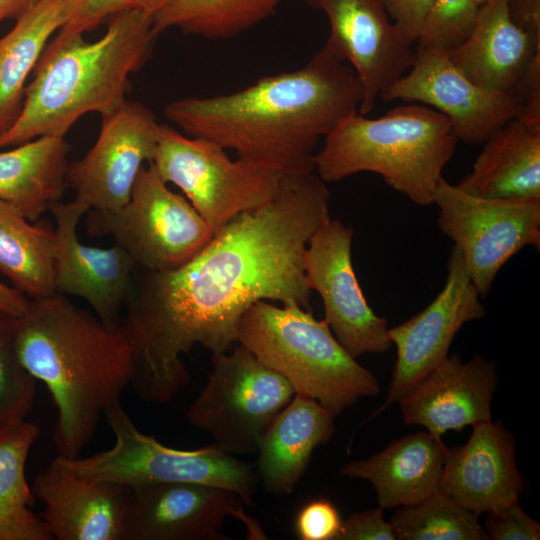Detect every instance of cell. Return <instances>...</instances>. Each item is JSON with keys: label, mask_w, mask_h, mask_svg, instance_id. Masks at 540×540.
Masks as SVG:
<instances>
[{"label": "cell", "mask_w": 540, "mask_h": 540, "mask_svg": "<svg viewBox=\"0 0 540 540\" xmlns=\"http://www.w3.org/2000/svg\"><path fill=\"white\" fill-rule=\"evenodd\" d=\"M166 0H65V21L60 29L83 34L95 29L113 15L139 10L152 16Z\"/></svg>", "instance_id": "836d02e7"}, {"label": "cell", "mask_w": 540, "mask_h": 540, "mask_svg": "<svg viewBox=\"0 0 540 540\" xmlns=\"http://www.w3.org/2000/svg\"><path fill=\"white\" fill-rule=\"evenodd\" d=\"M160 124L144 104L125 100L102 116L97 140L66 171L74 201L88 210L115 211L130 198L138 173L152 162Z\"/></svg>", "instance_id": "7c38bea8"}, {"label": "cell", "mask_w": 540, "mask_h": 540, "mask_svg": "<svg viewBox=\"0 0 540 540\" xmlns=\"http://www.w3.org/2000/svg\"><path fill=\"white\" fill-rule=\"evenodd\" d=\"M54 253V230L0 198V272L13 287L30 299L54 293Z\"/></svg>", "instance_id": "f1b7e54d"}, {"label": "cell", "mask_w": 540, "mask_h": 540, "mask_svg": "<svg viewBox=\"0 0 540 540\" xmlns=\"http://www.w3.org/2000/svg\"><path fill=\"white\" fill-rule=\"evenodd\" d=\"M69 151L64 137L41 136L0 152V198L38 220L65 193Z\"/></svg>", "instance_id": "484cf974"}, {"label": "cell", "mask_w": 540, "mask_h": 540, "mask_svg": "<svg viewBox=\"0 0 540 540\" xmlns=\"http://www.w3.org/2000/svg\"><path fill=\"white\" fill-rule=\"evenodd\" d=\"M234 492L188 482L130 487L121 540H224L225 520L236 517L255 535L261 529Z\"/></svg>", "instance_id": "e0dca14e"}, {"label": "cell", "mask_w": 540, "mask_h": 540, "mask_svg": "<svg viewBox=\"0 0 540 540\" xmlns=\"http://www.w3.org/2000/svg\"><path fill=\"white\" fill-rule=\"evenodd\" d=\"M329 200L317 174L283 175L270 202L234 217L182 266L135 268L120 327L133 353L130 386L140 399L171 401L190 380L181 356L197 344L212 356L231 349L254 303L310 310L304 257L330 219Z\"/></svg>", "instance_id": "6da1fadb"}, {"label": "cell", "mask_w": 540, "mask_h": 540, "mask_svg": "<svg viewBox=\"0 0 540 540\" xmlns=\"http://www.w3.org/2000/svg\"><path fill=\"white\" fill-rule=\"evenodd\" d=\"M104 417L114 445L87 457L54 460L69 472L93 481L135 487L152 483L188 482L216 486L237 494L253 507L258 474L251 465L216 446L176 449L141 432L120 401Z\"/></svg>", "instance_id": "52a82bcc"}, {"label": "cell", "mask_w": 540, "mask_h": 540, "mask_svg": "<svg viewBox=\"0 0 540 540\" xmlns=\"http://www.w3.org/2000/svg\"><path fill=\"white\" fill-rule=\"evenodd\" d=\"M473 427L463 446L445 448L440 490L480 515L519 501L526 481L516 466L512 434L498 422Z\"/></svg>", "instance_id": "ffe728a7"}, {"label": "cell", "mask_w": 540, "mask_h": 540, "mask_svg": "<svg viewBox=\"0 0 540 540\" xmlns=\"http://www.w3.org/2000/svg\"><path fill=\"white\" fill-rule=\"evenodd\" d=\"M32 491L53 539L121 540L130 487L77 476L53 460Z\"/></svg>", "instance_id": "44dd1931"}, {"label": "cell", "mask_w": 540, "mask_h": 540, "mask_svg": "<svg viewBox=\"0 0 540 540\" xmlns=\"http://www.w3.org/2000/svg\"><path fill=\"white\" fill-rule=\"evenodd\" d=\"M65 21V0H40L0 38V135L18 118L26 81Z\"/></svg>", "instance_id": "4316f807"}, {"label": "cell", "mask_w": 540, "mask_h": 540, "mask_svg": "<svg viewBox=\"0 0 540 540\" xmlns=\"http://www.w3.org/2000/svg\"><path fill=\"white\" fill-rule=\"evenodd\" d=\"M30 298L15 287L0 281V311L19 317L26 311Z\"/></svg>", "instance_id": "ab89813d"}, {"label": "cell", "mask_w": 540, "mask_h": 540, "mask_svg": "<svg viewBox=\"0 0 540 540\" xmlns=\"http://www.w3.org/2000/svg\"><path fill=\"white\" fill-rule=\"evenodd\" d=\"M40 435L26 420L0 429V540H52L42 517L31 507L35 496L26 476V462Z\"/></svg>", "instance_id": "83f0119b"}, {"label": "cell", "mask_w": 540, "mask_h": 540, "mask_svg": "<svg viewBox=\"0 0 540 540\" xmlns=\"http://www.w3.org/2000/svg\"><path fill=\"white\" fill-rule=\"evenodd\" d=\"M283 0H166L153 16L158 36L170 28L209 39L230 38L269 17Z\"/></svg>", "instance_id": "f546056e"}, {"label": "cell", "mask_w": 540, "mask_h": 540, "mask_svg": "<svg viewBox=\"0 0 540 540\" xmlns=\"http://www.w3.org/2000/svg\"><path fill=\"white\" fill-rule=\"evenodd\" d=\"M480 298L461 252L454 246L447 260L444 287L435 299L409 320L388 328L389 339L396 347V361L386 400L369 419L399 402L443 361L465 323L485 316Z\"/></svg>", "instance_id": "5bb4252c"}, {"label": "cell", "mask_w": 540, "mask_h": 540, "mask_svg": "<svg viewBox=\"0 0 540 540\" xmlns=\"http://www.w3.org/2000/svg\"><path fill=\"white\" fill-rule=\"evenodd\" d=\"M88 212L89 235H112L136 267L151 271L182 266L214 235L191 203L168 188L152 162L141 168L124 206Z\"/></svg>", "instance_id": "ba28073f"}, {"label": "cell", "mask_w": 540, "mask_h": 540, "mask_svg": "<svg viewBox=\"0 0 540 540\" xmlns=\"http://www.w3.org/2000/svg\"><path fill=\"white\" fill-rule=\"evenodd\" d=\"M361 101L354 70L324 45L295 71L229 94L177 99L163 113L186 135L283 176L313 172L320 138L358 111Z\"/></svg>", "instance_id": "7a4b0ae2"}, {"label": "cell", "mask_w": 540, "mask_h": 540, "mask_svg": "<svg viewBox=\"0 0 540 540\" xmlns=\"http://www.w3.org/2000/svg\"><path fill=\"white\" fill-rule=\"evenodd\" d=\"M380 98L419 102L440 112L450 121L457 140L467 144H483L523 109L515 94L489 90L470 80L447 51L418 46L410 69Z\"/></svg>", "instance_id": "4fadbf2b"}, {"label": "cell", "mask_w": 540, "mask_h": 540, "mask_svg": "<svg viewBox=\"0 0 540 540\" xmlns=\"http://www.w3.org/2000/svg\"><path fill=\"white\" fill-rule=\"evenodd\" d=\"M457 184L489 198L540 200V111H522L484 143Z\"/></svg>", "instance_id": "603a6c76"}, {"label": "cell", "mask_w": 540, "mask_h": 540, "mask_svg": "<svg viewBox=\"0 0 540 540\" xmlns=\"http://www.w3.org/2000/svg\"><path fill=\"white\" fill-rule=\"evenodd\" d=\"M328 18L325 45L354 70L362 87L358 112L367 115L381 94L412 66L415 49L382 0H307Z\"/></svg>", "instance_id": "2e32d148"}, {"label": "cell", "mask_w": 540, "mask_h": 540, "mask_svg": "<svg viewBox=\"0 0 540 540\" xmlns=\"http://www.w3.org/2000/svg\"><path fill=\"white\" fill-rule=\"evenodd\" d=\"M445 448L428 431L412 433L367 459L344 464L340 472L369 481L382 509L411 506L440 490Z\"/></svg>", "instance_id": "d4e9b609"}, {"label": "cell", "mask_w": 540, "mask_h": 540, "mask_svg": "<svg viewBox=\"0 0 540 540\" xmlns=\"http://www.w3.org/2000/svg\"><path fill=\"white\" fill-rule=\"evenodd\" d=\"M37 380L17 349V317L0 311V429L25 420L32 410Z\"/></svg>", "instance_id": "1f68e13d"}, {"label": "cell", "mask_w": 540, "mask_h": 540, "mask_svg": "<svg viewBox=\"0 0 540 540\" xmlns=\"http://www.w3.org/2000/svg\"><path fill=\"white\" fill-rule=\"evenodd\" d=\"M56 222L55 292L87 301L108 328L119 329L136 265L118 244L98 248L82 244L77 235L81 217L89 210L74 200L50 206Z\"/></svg>", "instance_id": "ac0fdd59"}, {"label": "cell", "mask_w": 540, "mask_h": 540, "mask_svg": "<svg viewBox=\"0 0 540 540\" xmlns=\"http://www.w3.org/2000/svg\"><path fill=\"white\" fill-rule=\"evenodd\" d=\"M484 530L492 540H538L540 524L529 517L519 501L487 513Z\"/></svg>", "instance_id": "d590c367"}, {"label": "cell", "mask_w": 540, "mask_h": 540, "mask_svg": "<svg viewBox=\"0 0 540 540\" xmlns=\"http://www.w3.org/2000/svg\"><path fill=\"white\" fill-rule=\"evenodd\" d=\"M213 367L186 418L232 455L256 452L277 413L295 395L292 385L237 343L212 356Z\"/></svg>", "instance_id": "30bf717a"}, {"label": "cell", "mask_w": 540, "mask_h": 540, "mask_svg": "<svg viewBox=\"0 0 540 540\" xmlns=\"http://www.w3.org/2000/svg\"><path fill=\"white\" fill-rule=\"evenodd\" d=\"M336 416L316 400L298 394L277 413L257 449V474L268 493H293L313 451L334 435Z\"/></svg>", "instance_id": "cb8c5ba5"}, {"label": "cell", "mask_w": 540, "mask_h": 540, "mask_svg": "<svg viewBox=\"0 0 540 540\" xmlns=\"http://www.w3.org/2000/svg\"><path fill=\"white\" fill-rule=\"evenodd\" d=\"M353 228L331 218L310 238L304 270L310 290L323 302L325 320L354 358L386 352L392 345L387 320L369 306L352 263Z\"/></svg>", "instance_id": "9a60e30c"}, {"label": "cell", "mask_w": 540, "mask_h": 540, "mask_svg": "<svg viewBox=\"0 0 540 540\" xmlns=\"http://www.w3.org/2000/svg\"><path fill=\"white\" fill-rule=\"evenodd\" d=\"M342 523L336 506L326 498H318L300 509L294 527L301 540H337Z\"/></svg>", "instance_id": "e575fe53"}, {"label": "cell", "mask_w": 540, "mask_h": 540, "mask_svg": "<svg viewBox=\"0 0 540 540\" xmlns=\"http://www.w3.org/2000/svg\"><path fill=\"white\" fill-rule=\"evenodd\" d=\"M479 515L442 490L423 501L402 506L390 519L401 540H487Z\"/></svg>", "instance_id": "4dcf8cb0"}, {"label": "cell", "mask_w": 540, "mask_h": 540, "mask_svg": "<svg viewBox=\"0 0 540 540\" xmlns=\"http://www.w3.org/2000/svg\"><path fill=\"white\" fill-rule=\"evenodd\" d=\"M480 5L475 0H432L423 19L418 47L449 51L471 34Z\"/></svg>", "instance_id": "d6a6232c"}, {"label": "cell", "mask_w": 540, "mask_h": 540, "mask_svg": "<svg viewBox=\"0 0 540 540\" xmlns=\"http://www.w3.org/2000/svg\"><path fill=\"white\" fill-rule=\"evenodd\" d=\"M396 535L390 522L383 516L381 507L357 512L342 523L337 540H395Z\"/></svg>", "instance_id": "8d00e7d4"}, {"label": "cell", "mask_w": 540, "mask_h": 540, "mask_svg": "<svg viewBox=\"0 0 540 540\" xmlns=\"http://www.w3.org/2000/svg\"><path fill=\"white\" fill-rule=\"evenodd\" d=\"M237 343L282 375L295 394L316 400L336 415L379 394L375 375L344 349L327 321L297 304L254 303L239 321Z\"/></svg>", "instance_id": "8992f818"}, {"label": "cell", "mask_w": 540, "mask_h": 540, "mask_svg": "<svg viewBox=\"0 0 540 540\" xmlns=\"http://www.w3.org/2000/svg\"><path fill=\"white\" fill-rule=\"evenodd\" d=\"M40 0H0V24L9 18L18 19Z\"/></svg>", "instance_id": "60d3db41"}, {"label": "cell", "mask_w": 540, "mask_h": 540, "mask_svg": "<svg viewBox=\"0 0 540 540\" xmlns=\"http://www.w3.org/2000/svg\"><path fill=\"white\" fill-rule=\"evenodd\" d=\"M457 143L448 118L423 104L397 106L375 119L356 111L325 137L314 170L326 183L375 173L413 203L428 206Z\"/></svg>", "instance_id": "5b68a950"}, {"label": "cell", "mask_w": 540, "mask_h": 540, "mask_svg": "<svg viewBox=\"0 0 540 540\" xmlns=\"http://www.w3.org/2000/svg\"><path fill=\"white\" fill-rule=\"evenodd\" d=\"M507 9L512 22L540 42V0H508Z\"/></svg>", "instance_id": "f35d334b"}, {"label": "cell", "mask_w": 540, "mask_h": 540, "mask_svg": "<svg viewBox=\"0 0 540 540\" xmlns=\"http://www.w3.org/2000/svg\"><path fill=\"white\" fill-rule=\"evenodd\" d=\"M432 204L439 229L461 252L481 297L521 249L540 248V200L477 196L441 177Z\"/></svg>", "instance_id": "8fae6325"}, {"label": "cell", "mask_w": 540, "mask_h": 540, "mask_svg": "<svg viewBox=\"0 0 540 540\" xmlns=\"http://www.w3.org/2000/svg\"><path fill=\"white\" fill-rule=\"evenodd\" d=\"M153 16L139 10L113 15L101 38L60 29L48 42L26 85L14 124L0 135V149L41 136L65 137L87 113H111L125 100L129 77L150 58Z\"/></svg>", "instance_id": "277c9868"}, {"label": "cell", "mask_w": 540, "mask_h": 540, "mask_svg": "<svg viewBox=\"0 0 540 540\" xmlns=\"http://www.w3.org/2000/svg\"><path fill=\"white\" fill-rule=\"evenodd\" d=\"M382 2L402 35L410 43H416L432 0H382Z\"/></svg>", "instance_id": "74e56055"}, {"label": "cell", "mask_w": 540, "mask_h": 540, "mask_svg": "<svg viewBox=\"0 0 540 540\" xmlns=\"http://www.w3.org/2000/svg\"><path fill=\"white\" fill-rule=\"evenodd\" d=\"M507 1L482 4L469 37L447 53L477 85L514 94L533 58L540 55V42L512 22Z\"/></svg>", "instance_id": "7402d4cb"}, {"label": "cell", "mask_w": 540, "mask_h": 540, "mask_svg": "<svg viewBox=\"0 0 540 540\" xmlns=\"http://www.w3.org/2000/svg\"><path fill=\"white\" fill-rule=\"evenodd\" d=\"M17 349L27 371L48 388L57 410L58 456H80L105 411L133 375V353L121 327L112 330L63 294L29 300L17 317Z\"/></svg>", "instance_id": "3957f363"}, {"label": "cell", "mask_w": 540, "mask_h": 540, "mask_svg": "<svg viewBox=\"0 0 540 540\" xmlns=\"http://www.w3.org/2000/svg\"><path fill=\"white\" fill-rule=\"evenodd\" d=\"M219 144L160 124L152 163L177 186L214 234L242 212L270 202L281 175L237 158Z\"/></svg>", "instance_id": "9c48e42d"}, {"label": "cell", "mask_w": 540, "mask_h": 540, "mask_svg": "<svg viewBox=\"0 0 540 540\" xmlns=\"http://www.w3.org/2000/svg\"><path fill=\"white\" fill-rule=\"evenodd\" d=\"M497 383L496 364L482 355L466 362L458 354L447 356L398 402L403 423L441 438L490 421Z\"/></svg>", "instance_id": "d6986e66"}, {"label": "cell", "mask_w": 540, "mask_h": 540, "mask_svg": "<svg viewBox=\"0 0 540 540\" xmlns=\"http://www.w3.org/2000/svg\"><path fill=\"white\" fill-rule=\"evenodd\" d=\"M480 6L484 4L487 0H475Z\"/></svg>", "instance_id": "b9f144b4"}]
</instances>
